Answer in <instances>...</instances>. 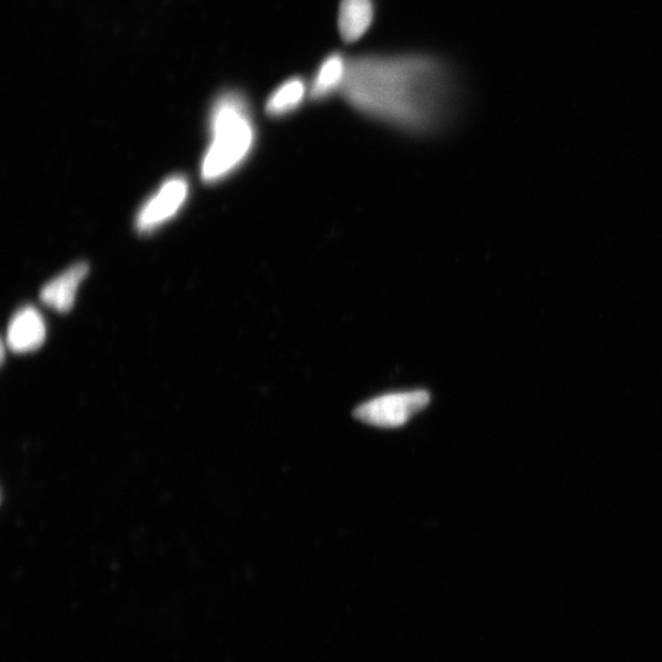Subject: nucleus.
<instances>
[{
  "instance_id": "obj_2",
  "label": "nucleus",
  "mask_w": 662,
  "mask_h": 662,
  "mask_svg": "<svg viewBox=\"0 0 662 662\" xmlns=\"http://www.w3.org/2000/svg\"><path fill=\"white\" fill-rule=\"evenodd\" d=\"M213 141L202 163V179L216 182L240 166L251 152L255 132L246 102L237 95H226L212 116Z\"/></svg>"
},
{
  "instance_id": "obj_1",
  "label": "nucleus",
  "mask_w": 662,
  "mask_h": 662,
  "mask_svg": "<svg viewBox=\"0 0 662 662\" xmlns=\"http://www.w3.org/2000/svg\"><path fill=\"white\" fill-rule=\"evenodd\" d=\"M341 95L364 115L413 133L438 128L453 109L455 82L426 55H366L347 61Z\"/></svg>"
},
{
  "instance_id": "obj_8",
  "label": "nucleus",
  "mask_w": 662,
  "mask_h": 662,
  "mask_svg": "<svg viewBox=\"0 0 662 662\" xmlns=\"http://www.w3.org/2000/svg\"><path fill=\"white\" fill-rule=\"evenodd\" d=\"M374 0H341L339 9V31L347 44L357 43L374 24Z\"/></svg>"
},
{
  "instance_id": "obj_3",
  "label": "nucleus",
  "mask_w": 662,
  "mask_h": 662,
  "mask_svg": "<svg viewBox=\"0 0 662 662\" xmlns=\"http://www.w3.org/2000/svg\"><path fill=\"white\" fill-rule=\"evenodd\" d=\"M431 402L427 390L389 392L361 403L354 416L366 425L379 429H398L408 423Z\"/></svg>"
},
{
  "instance_id": "obj_6",
  "label": "nucleus",
  "mask_w": 662,
  "mask_h": 662,
  "mask_svg": "<svg viewBox=\"0 0 662 662\" xmlns=\"http://www.w3.org/2000/svg\"><path fill=\"white\" fill-rule=\"evenodd\" d=\"M89 273L88 263H78L41 289V301L60 313L75 306L78 288Z\"/></svg>"
},
{
  "instance_id": "obj_7",
  "label": "nucleus",
  "mask_w": 662,
  "mask_h": 662,
  "mask_svg": "<svg viewBox=\"0 0 662 662\" xmlns=\"http://www.w3.org/2000/svg\"><path fill=\"white\" fill-rule=\"evenodd\" d=\"M347 61L339 52L327 56L310 82L309 99L324 101L334 94H341L347 76Z\"/></svg>"
},
{
  "instance_id": "obj_4",
  "label": "nucleus",
  "mask_w": 662,
  "mask_h": 662,
  "mask_svg": "<svg viewBox=\"0 0 662 662\" xmlns=\"http://www.w3.org/2000/svg\"><path fill=\"white\" fill-rule=\"evenodd\" d=\"M189 191V181L182 175H174L166 181L140 209L137 230L140 233H149L172 219L187 201Z\"/></svg>"
},
{
  "instance_id": "obj_5",
  "label": "nucleus",
  "mask_w": 662,
  "mask_h": 662,
  "mask_svg": "<svg viewBox=\"0 0 662 662\" xmlns=\"http://www.w3.org/2000/svg\"><path fill=\"white\" fill-rule=\"evenodd\" d=\"M46 326L43 316L33 306L16 312L8 329V345L15 353H30L44 344Z\"/></svg>"
},
{
  "instance_id": "obj_9",
  "label": "nucleus",
  "mask_w": 662,
  "mask_h": 662,
  "mask_svg": "<svg viewBox=\"0 0 662 662\" xmlns=\"http://www.w3.org/2000/svg\"><path fill=\"white\" fill-rule=\"evenodd\" d=\"M309 96V87L303 78H292L283 82L266 102L267 115L283 117L303 106Z\"/></svg>"
}]
</instances>
